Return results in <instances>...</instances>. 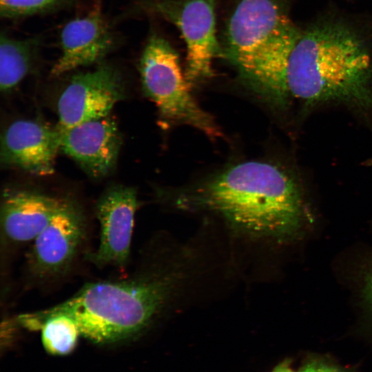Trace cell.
I'll list each match as a JSON object with an SVG mask.
<instances>
[{
	"mask_svg": "<svg viewBox=\"0 0 372 372\" xmlns=\"http://www.w3.org/2000/svg\"><path fill=\"white\" fill-rule=\"evenodd\" d=\"M217 0H152L149 10L180 30L187 48L185 77L192 86L213 74L212 63L222 56L216 37Z\"/></svg>",
	"mask_w": 372,
	"mask_h": 372,
	"instance_id": "5b68a950",
	"label": "cell"
},
{
	"mask_svg": "<svg viewBox=\"0 0 372 372\" xmlns=\"http://www.w3.org/2000/svg\"><path fill=\"white\" fill-rule=\"evenodd\" d=\"M67 0H0V15L5 19L19 18L54 10Z\"/></svg>",
	"mask_w": 372,
	"mask_h": 372,
	"instance_id": "2e32d148",
	"label": "cell"
},
{
	"mask_svg": "<svg viewBox=\"0 0 372 372\" xmlns=\"http://www.w3.org/2000/svg\"><path fill=\"white\" fill-rule=\"evenodd\" d=\"M176 204L214 211L242 231L280 239L295 236L306 217L297 182L266 162L235 165L182 193Z\"/></svg>",
	"mask_w": 372,
	"mask_h": 372,
	"instance_id": "6da1fadb",
	"label": "cell"
},
{
	"mask_svg": "<svg viewBox=\"0 0 372 372\" xmlns=\"http://www.w3.org/2000/svg\"><path fill=\"white\" fill-rule=\"evenodd\" d=\"M139 72L145 94L164 119L194 127L210 138L220 136L212 117L194 99L178 56L167 40L158 34L149 38L140 60Z\"/></svg>",
	"mask_w": 372,
	"mask_h": 372,
	"instance_id": "277c9868",
	"label": "cell"
},
{
	"mask_svg": "<svg viewBox=\"0 0 372 372\" xmlns=\"http://www.w3.org/2000/svg\"><path fill=\"white\" fill-rule=\"evenodd\" d=\"M40 45L39 37L14 39L4 33L0 37V88L7 93L30 71Z\"/></svg>",
	"mask_w": 372,
	"mask_h": 372,
	"instance_id": "5bb4252c",
	"label": "cell"
},
{
	"mask_svg": "<svg viewBox=\"0 0 372 372\" xmlns=\"http://www.w3.org/2000/svg\"><path fill=\"white\" fill-rule=\"evenodd\" d=\"M177 281V274L149 272L121 280L85 285L71 298L51 308L26 313L37 325L44 318L63 314L77 323L81 335L99 343L133 336L143 330L163 307Z\"/></svg>",
	"mask_w": 372,
	"mask_h": 372,
	"instance_id": "3957f363",
	"label": "cell"
},
{
	"mask_svg": "<svg viewBox=\"0 0 372 372\" xmlns=\"http://www.w3.org/2000/svg\"><path fill=\"white\" fill-rule=\"evenodd\" d=\"M60 132L61 149L90 176L103 178L113 169L121 146V135L110 115Z\"/></svg>",
	"mask_w": 372,
	"mask_h": 372,
	"instance_id": "8fae6325",
	"label": "cell"
},
{
	"mask_svg": "<svg viewBox=\"0 0 372 372\" xmlns=\"http://www.w3.org/2000/svg\"><path fill=\"white\" fill-rule=\"evenodd\" d=\"M290 21L278 0H237L227 23L222 56L245 81L266 45Z\"/></svg>",
	"mask_w": 372,
	"mask_h": 372,
	"instance_id": "8992f818",
	"label": "cell"
},
{
	"mask_svg": "<svg viewBox=\"0 0 372 372\" xmlns=\"http://www.w3.org/2000/svg\"><path fill=\"white\" fill-rule=\"evenodd\" d=\"M271 372H294L287 364H282L276 367Z\"/></svg>",
	"mask_w": 372,
	"mask_h": 372,
	"instance_id": "d6986e66",
	"label": "cell"
},
{
	"mask_svg": "<svg viewBox=\"0 0 372 372\" xmlns=\"http://www.w3.org/2000/svg\"><path fill=\"white\" fill-rule=\"evenodd\" d=\"M124 96L119 71L109 63H100L94 70L72 76L58 100L56 127L63 131L110 115Z\"/></svg>",
	"mask_w": 372,
	"mask_h": 372,
	"instance_id": "ba28073f",
	"label": "cell"
},
{
	"mask_svg": "<svg viewBox=\"0 0 372 372\" xmlns=\"http://www.w3.org/2000/svg\"><path fill=\"white\" fill-rule=\"evenodd\" d=\"M363 292L364 300L372 311V269L366 276Z\"/></svg>",
	"mask_w": 372,
	"mask_h": 372,
	"instance_id": "ac0fdd59",
	"label": "cell"
},
{
	"mask_svg": "<svg viewBox=\"0 0 372 372\" xmlns=\"http://www.w3.org/2000/svg\"><path fill=\"white\" fill-rule=\"evenodd\" d=\"M87 228L83 209L75 200L67 198L29 249L26 265L33 280L45 283L67 274L85 242Z\"/></svg>",
	"mask_w": 372,
	"mask_h": 372,
	"instance_id": "52a82bcc",
	"label": "cell"
},
{
	"mask_svg": "<svg viewBox=\"0 0 372 372\" xmlns=\"http://www.w3.org/2000/svg\"><path fill=\"white\" fill-rule=\"evenodd\" d=\"M299 372H342L334 366L320 362L311 361L304 365Z\"/></svg>",
	"mask_w": 372,
	"mask_h": 372,
	"instance_id": "e0dca14e",
	"label": "cell"
},
{
	"mask_svg": "<svg viewBox=\"0 0 372 372\" xmlns=\"http://www.w3.org/2000/svg\"><path fill=\"white\" fill-rule=\"evenodd\" d=\"M41 329V341L44 349L50 354L65 355L75 347L79 335V327L71 317L63 315H53L40 321L34 329Z\"/></svg>",
	"mask_w": 372,
	"mask_h": 372,
	"instance_id": "9a60e30c",
	"label": "cell"
},
{
	"mask_svg": "<svg viewBox=\"0 0 372 372\" xmlns=\"http://www.w3.org/2000/svg\"><path fill=\"white\" fill-rule=\"evenodd\" d=\"M66 197L28 189H7L2 196L1 236L8 246L32 242L63 207Z\"/></svg>",
	"mask_w": 372,
	"mask_h": 372,
	"instance_id": "7c38bea8",
	"label": "cell"
},
{
	"mask_svg": "<svg viewBox=\"0 0 372 372\" xmlns=\"http://www.w3.org/2000/svg\"><path fill=\"white\" fill-rule=\"evenodd\" d=\"M61 141V133L57 127L35 120L14 121L1 135V162L33 175H51Z\"/></svg>",
	"mask_w": 372,
	"mask_h": 372,
	"instance_id": "30bf717a",
	"label": "cell"
},
{
	"mask_svg": "<svg viewBox=\"0 0 372 372\" xmlns=\"http://www.w3.org/2000/svg\"><path fill=\"white\" fill-rule=\"evenodd\" d=\"M115 37L99 7L68 21L60 34L61 54L51 73L59 76L100 62L115 45Z\"/></svg>",
	"mask_w": 372,
	"mask_h": 372,
	"instance_id": "4fadbf2b",
	"label": "cell"
},
{
	"mask_svg": "<svg viewBox=\"0 0 372 372\" xmlns=\"http://www.w3.org/2000/svg\"><path fill=\"white\" fill-rule=\"evenodd\" d=\"M134 188L114 185L107 188L96 205L100 240L89 259L101 267L123 268L130 255L134 216L138 208Z\"/></svg>",
	"mask_w": 372,
	"mask_h": 372,
	"instance_id": "9c48e42d",
	"label": "cell"
},
{
	"mask_svg": "<svg viewBox=\"0 0 372 372\" xmlns=\"http://www.w3.org/2000/svg\"><path fill=\"white\" fill-rule=\"evenodd\" d=\"M291 97L306 107L340 103L372 113V59L362 38L338 21L316 23L300 35L289 55Z\"/></svg>",
	"mask_w": 372,
	"mask_h": 372,
	"instance_id": "7a4b0ae2",
	"label": "cell"
}]
</instances>
